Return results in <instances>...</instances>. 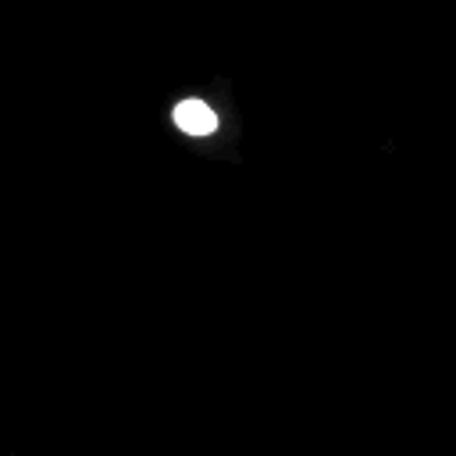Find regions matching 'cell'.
<instances>
[{
    "label": "cell",
    "mask_w": 456,
    "mask_h": 456,
    "mask_svg": "<svg viewBox=\"0 0 456 456\" xmlns=\"http://www.w3.org/2000/svg\"><path fill=\"white\" fill-rule=\"evenodd\" d=\"M175 125L185 135H210L217 128V114L203 103V100H182L175 107Z\"/></svg>",
    "instance_id": "1"
}]
</instances>
